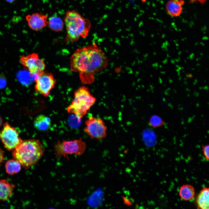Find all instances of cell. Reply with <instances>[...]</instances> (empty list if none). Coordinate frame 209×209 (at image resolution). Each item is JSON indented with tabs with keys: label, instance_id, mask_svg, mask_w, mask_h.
<instances>
[{
	"label": "cell",
	"instance_id": "cell-1",
	"mask_svg": "<svg viewBox=\"0 0 209 209\" xmlns=\"http://www.w3.org/2000/svg\"><path fill=\"white\" fill-rule=\"evenodd\" d=\"M71 70L79 73L84 84L94 81V74L105 69L108 65L107 57L102 49L94 44L78 49L70 59Z\"/></svg>",
	"mask_w": 209,
	"mask_h": 209
},
{
	"label": "cell",
	"instance_id": "cell-2",
	"mask_svg": "<svg viewBox=\"0 0 209 209\" xmlns=\"http://www.w3.org/2000/svg\"><path fill=\"white\" fill-rule=\"evenodd\" d=\"M45 151L44 145L37 139L23 141L15 149L12 154L24 168L28 169L42 158Z\"/></svg>",
	"mask_w": 209,
	"mask_h": 209
},
{
	"label": "cell",
	"instance_id": "cell-3",
	"mask_svg": "<svg viewBox=\"0 0 209 209\" xmlns=\"http://www.w3.org/2000/svg\"><path fill=\"white\" fill-rule=\"evenodd\" d=\"M64 21L66 30L67 43H73L80 37L84 38L88 35L90 27L89 22L78 12L74 10H68Z\"/></svg>",
	"mask_w": 209,
	"mask_h": 209
},
{
	"label": "cell",
	"instance_id": "cell-4",
	"mask_svg": "<svg viewBox=\"0 0 209 209\" xmlns=\"http://www.w3.org/2000/svg\"><path fill=\"white\" fill-rule=\"evenodd\" d=\"M96 100L91 93L88 88L83 86L74 92V98L67 108L69 113L74 114L81 119L86 114Z\"/></svg>",
	"mask_w": 209,
	"mask_h": 209
},
{
	"label": "cell",
	"instance_id": "cell-5",
	"mask_svg": "<svg viewBox=\"0 0 209 209\" xmlns=\"http://www.w3.org/2000/svg\"><path fill=\"white\" fill-rule=\"evenodd\" d=\"M86 144L81 138L73 140L58 141L55 144L54 149L57 157L63 156L68 158V155H82L86 149Z\"/></svg>",
	"mask_w": 209,
	"mask_h": 209
},
{
	"label": "cell",
	"instance_id": "cell-6",
	"mask_svg": "<svg viewBox=\"0 0 209 209\" xmlns=\"http://www.w3.org/2000/svg\"><path fill=\"white\" fill-rule=\"evenodd\" d=\"M85 124L84 130L91 138L100 139L106 137L107 128L102 119L90 116Z\"/></svg>",
	"mask_w": 209,
	"mask_h": 209
},
{
	"label": "cell",
	"instance_id": "cell-7",
	"mask_svg": "<svg viewBox=\"0 0 209 209\" xmlns=\"http://www.w3.org/2000/svg\"><path fill=\"white\" fill-rule=\"evenodd\" d=\"M0 138L4 147L8 150L14 149L23 141L19 136L18 131L8 122L4 124Z\"/></svg>",
	"mask_w": 209,
	"mask_h": 209
},
{
	"label": "cell",
	"instance_id": "cell-8",
	"mask_svg": "<svg viewBox=\"0 0 209 209\" xmlns=\"http://www.w3.org/2000/svg\"><path fill=\"white\" fill-rule=\"evenodd\" d=\"M34 80L36 83L35 86L36 92L46 97L50 94L51 90L54 88L56 82L52 74L44 71L39 74Z\"/></svg>",
	"mask_w": 209,
	"mask_h": 209
},
{
	"label": "cell",
	"instance_id": "cell-9",
	"mask_svg": "<svg viewBox=\"0 0 209 209\" xmlns=\"http://www.w3.org/2000/svg\"><path fill=\"white\" fill-rule=\"evenodd\" d=\"M20 61L24 66L27 68L32 74H39L44 71L46 66L44 61L39 59L36 53L30 54L26 56H22Z\"/></svg>",
	"mask_w": 209,
	"mask_h": 209
},
{
	"label": "cell",
	"instance_id": "cell-10",
	"mask_svg": "<svg viewBox=\"0 0 209 209\" xmlns=\"http://www.w3.org/2000/svg\"><path fill=\"white\" fill-rule=\"evenodd\" d=\"M26 19L29 27L35 31H39L48 25V16L41 13H35L26 15Z\"/></svg>",
	"mask_w": 209,
	"mask_h": 209
},
{
	"label": "cell",
	"instance_id": "cell-11",
	"mask_svg": "<svg viewBox=\"0 0 209 209\" xmlns=\"http://www.w3.org/2000/svg\"><path fill=\"white\" fill-rule=\"evenodd\" d=\"M209 188L203 187L196 196L195 199V203L197 208L209 209Z\"/></svg>",
	"mask_w": 209,
	"mask_h": 209
},
{
	"label": "cell",
	"instance_id": "cell-12",
	"mask_svg": "<svg viewBox=\"0 0 209 209\" xmlns=\"http://www.w3.org/2000/svg\"><path fill=\"white\" fill-rule=\"evenodd\" d=\"M184 2L183 0H171L167 2L166 9L167 13L173 17L179 16L182 10V5Z\"/></svg>",
	"mask_w": 209,
	"mask_h": 209
},
{
	"label": "cell",
	"instance_id": "cell-13",
	"mask_svg": "<svg viewBox=\"0 0 209 209\" xmlns=\"http://www.w3.org/2000/svg\"><path fill=\"white\" fill-rule=\"evenodd\" d=\"M15 187L6 180H0V201L7 200L12 195Z\"/></svg>",
	"mask_w": 209,
	"mask_h": 209
},
{
	"label": "cell",
	"instance_id": "cell-14",
	"mask_svg": "<svg viewBox=\"0 0 209 209\" xmlns=\"http://www.w3.org/2000/svg\"><path fill=\"white\" fill-rule=\"evenodd\" d=\"M51 121L50 118L44 115L37 116L34 121V126L37 130L45 131L48 130L51 126Z\"/></svg>",
	"mask_w": 209,
	"mask_h": 209
},
{
	"label": "cell",
	"instance_id": "cell-15",
	"mask_svg": "<svg viewBox=\"0 0 209 209\" xmlns=\"http://www.w3.org/2000/svg\"><path fill=\"white\" fill-rule=\"evenodd\" d=\"M179 194L181 198L183 200L190 201L194 197L195 192L194 188L190 184L183 185L179 189Z\"/></svg>",
	"mask_w": 209,
	"mask_h": 209
},
{
	"label": "cell",
	"instance_id": "cell-16",
	"mask_svg": "<svg viewBox=\"0 0 209 209\" xmlns=\"http://www.w3.org/2000/svg\"><path fill=\"white\" fill-rule=\"evenodd\" d=\"M48 25L51 30L55 32H59L63 30L64 22L60 17L53 16L50 17L48 20Z\"/></svg>",
	"mask_w": 209,
	"mask_h": 209
},
{
	"label": "cell",
	"instance_id": "cell-17",
	"mask_svg": "<svg viewBox=\"0 0 209 209\" xmlns=\"http://www.w3.org/2000/svg\"><path fill=\"white\" fill-rule=\"evenodd\" d=\"M21 166L20 163L15 159L8 160L5 164L6 172L10 175L16 174L21 170Z\"/></svg>",
	"mask_w": 209,
	"mask_h": 209
},
{
	"label": "cell",
	"instance_id": "cell-18",
	"mask_svg": "<svg viewBox=\"0 0 209 209\" xmlns=\"http://www.w3.org/2000/svg\"><path fill=\"white\" fill-rule=\"evenodd\" d=\"M149 124L151 127L156 128L163 125L165 122L160 116L156 115H154L150 118Z\"/></svg>",
	"mask_w": 209,
	"mask_h": 209
},
{
	"label": "cell",
	"instance_id": "cell-19",
	"mask_svg": "<svg viewBox=\"0 0 209 209\" xmlns=\"http://www.w3.org/2000/svg\"><path fill=\"white\" fill-rule=\"evenodd\" d=\"M74 116L71 117L69 120V123L72 127H75L78 126L81 122V119L78 118L75 115Z\"/></svg>",
	"mask_w": 209,
	"mask_h": 209
},
{
	"label": "cell",
	"instance_id": "cell-20",
	"mask_svg": "<svg viewBox=\"0 0 209 209\" xmlns=\"http://www.w3.org/2000/svg\"><path fill=\"white\" fill-rule=\"evenodd\" d=\"M202 147L203 155L206 160L208 161L209 158V146L208 145H203L202 146Z\"/></svg>",
	"mask_w": 209,
	"mask_h": 209
},
{
	"label": "cell",
	"instance_id": "cell-21",
	"mask_svg": "<svg viewBox=\"0 0 209 209\" xmlns=\"http://www.w3.org/2000/svg\"><path fill=\"white\" fill-rule=\"evenodd\" d=\"M7 81L5 76L0 74V89L4 88L6 86Z\"/></svg>",
	"mask_w": 209,
	"mask_h": 209
},
{
	"label": "cell",
	"instance_id": "cell-22",
	"mask_svg": "<svg viewBox=\"0 0 209 209\" xmlns=\"http://www.w3.org/2000/svg\"><path fill=\"white\" fill-rule=\"evenodd\" d=\"M4 160V153L3 151L0 148V166Z\"/></svg>",
	"mask_w": 209,
	"mask_h": 209
},
{
	"label": "cell",
	"instance_id": "cell-23",
	"mask_svg": "<svg viewBox=\"0 0 209 209\" xmlns=\"http://www.w3.org/2000/svg\"><path fill=\"white\" fill-rule=\"evenodd\" d=\"M190 2H198L201 5H203L206 2L207 0H188Z\"/></svg>",
	"mask_w": 209,
	"mask_h": 209
},
{
	"label": "cell",
	"instance_id": "cell-24",
	"mask_svg": "<svg viewBox=\"0 0 209 209\" xmlns=\"http://www.w3.org/2000/svg\"><path fill=\"white\" fill-rule=\"evenodd\" d=\"M6 2L10 3H12L16 0H5Z\"/></svg>",
	"mask_w": 209,
	"mask_h": 209
},
{
	"label": "cell",
	"instance_id": "cell-25",
	"mask_svg": "<svg viewBox=\"0 0 209 209\" xmlns=\"http://www.w3.org/2000/svg\"><path fill=\"white\" fill-rule=\"evenodd\" d=\"M2 123V120L1 116L0 115V127H1Z\"/></svg>",
	"mask_w": 209,
	"mask_h": 209
}]
</instances>
